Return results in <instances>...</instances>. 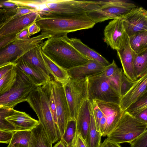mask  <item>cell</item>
Here are the masks:
<instances>
[{
	"label": "cell",
	"mask_w": 147,
	"mask_h": 147,
	"mask_svg": "<svg viewBox=\"0 0 147 147\" xmlns=\"http://www.w3.org/2000/svg\"><path fill=\"white\" fill-rule=\"evenodd\" d=\"M51 81L56 105L57 128L61 138L70 119L69 110L62 85L53 80Z\"/></svg>",
	"instance_id": "12"
},
{
	"label": "cell",
	"mask_w": 147,
	"mask_h": 147,
	"mask_svg": "<svg viewBox=\"0 0 147 147\" xmlns=\"http://www.w3.org/2000/svg\"><path fill=\"white\" fill-rule=\"evenodd\" d=\"M52 86L51 80L36 86L29 93L26 101L36 114L40 124L53 144L61 138L49 107V96Z\"/></svg>",
	"instance_id": "1"
},
{
	"label": "cell",
	"mask_w": 147,
	"mask_h": 147,
	"mask_svg": "<svg viewBox=\"0 0 147 147\" xmlns=\"http://www.w3.org/2000/svg\"><path fill=\"white\" fill-rule=\"evenodd\" d=\"M41 34L51 37L62 36L69 33L92 28L96 24L87 15L75 18H42L35 21Z\"/></svg>",
	"instance_id": "4"
},
{
	"label": "cell",
	"mask_w": 147,
	"mask_h": 147,
	"mask_svg": "<svg viewBox=\"0 0 147 147\" xmlns=\"http://www.w3.org/2000/svg\"><path fill=\"white\" fill-rule=\"evenodd\" d=\"M88 98L119 104V94L113 88L108 78L102 72L88 77Z\"/></svg>",
	"instance_id": "9"
},
{
	"label": "cell",
	"mask_w": 147,
	"mask_h": 147,
	"mask_svg": "<svg viewBox=\"0 0 147 147\" xmlns=\"http://www.w3.org/2000/svg\"><path fill=\"white\" fill-rule=\"evenodd\" d=\"M134 117L141 121L147 123V109L140 113Z\"/></svg>",
	"instance_id": "46"
},
{
	"label": "cell",
	"mask_w": 147,
	"mask_h": 147,
	"mask_svg": "<svg viewBox=\"0 0 147 147\" xmlns=\"http://www.w3.org/2000/svg\"><path fill=\"white\" fill-rule=\"evenodd\" d=\"M13 132L0 130V143H9Z\"/></svg>",
	"instance_id": "38"
},
{
	"label": "cell",
	"mask_w": 147,
	"mask_h": 147,
	"mask_svg": "<svg viewBox=\"0 0 147 147\" xmlns=\"http://www.w3.org/2000/svg\"><path fill=\"white\" fill-rule=\"evenodd\" d=\"M43 42L30 50L21 58L42 75L48 81L51 80V75L43 58L41 48Z\"/></svg>",
	"instance_id": "17"
},
{
	"label": "cell",
	"mask_w": 147,
	"mask_h": 147,
	"mask_svg": "<svg viewBox=\"0 0 147 147\" xmlns=\"http://www.w3.org/2000/svg\"><path fill=\"white\" fill-rule=\"evenodd\" d=\"M129 144L130 147H147V130Z\"/></svg>",
	"instance_id": "35"
},
{
	"label": "cell",
	"mask_w": 147,
	"mask_h": 147,
	"mask_svg": "<svg viewBox=\"0 0 147 147\" xmlns=\"http://www.w3.org/2000/svg\"><path fill=\"white\" fill-rule=\"evenodd\" d=\"M15 110L13 108L7 107H0V130L16 131L14 127L6 118L13 115Z\"/></svg>",
	"instance_id": "31"
},
{
	"label": "cell",
	"mask_w": 147,
	"mask_h": 147,
	"mask_svg": "<svg viewBox=\"0 0 147 147\" xmlns=\"http://www.w3.org/2000/svg\"><path fill=\"white\" fill-rule=\"evenodd\" d=\"M135 81H132L128 78L122 71L120 89V96L121 98L131 88Z\"/></svg>",
	"instance_id": "34"
},
{
	"label": "cell",
	"mask_w": 147,
	"mask_h": 147,
	"mask_svg": "<svg viewBox=\"0 0 147 147\" xmlns=\"http://www.w3.org/2000/svg\"><path fill=\"white\" fill-rule=\"evenodd\" d=\"M147 123L139 120L125 111L117 126L107 138L120 144L129 143L147 130Z\"/></svg>",
	"instance_id": "6"
},
{
	"label": "cell",
	"mask_w": 147,
	"mask_h": 147,
	"mask_svg": "<svg viewBox=\"0 0 147 147\" xmlns=\"http://www.w3.org/2000/svg\"><path fill=\"white\" fill-rule=\"evenodd\" d=\"M62 86L69 109L70 119L76 120L81 105L88 98V77L81 79L70 78Z\"/></svg>",
	"instance_id": "10"
},
{
	"label": "cell",
	"mask_w": 147,
	"mask_h": 147,
	"mask_svg": "<svg viewBox=\"0 0 147 147\" xmlns=\"http://www.w3.org/2000/svg\"><path fill=\"white\" fill-rule=\"evenodd\" d=\"M31 131L32 135L28 147H52V143L40 123Z\"/></svg>",
	"instance_id": "25"
},
{
	"label": "cell",
	"mask_w": 147,
	"mask_h": 147,
	"mask_svg": "<svg viewBox=\"0 0 147 147\" xmlns=\"http://www.w3.org/2000/svg\"><path fill=\"white\" fill-rule=\"evenodd\" d=\"M16 64L13 63L9 64L0 67V80L7 73L12 70Z\"/></svg>",
	"instance_id": "42"
},
{
	"label": "cell",
	"mask_w": 147,
	"mask_h": 147,
	"mask_svg": "<svg viewBox=\"0 0 147 147\" xmlns=\"http://www.w3.org/2000/svg\"><path fill=\"white\" fill-rule=\"evenodd\" d=\"M16 36V34H13L0 38V49L17 40Z\"/></svg>",
	"instance_id": "40"
},
{
	"label": "cell",
	"mask_w": 147,
	"mask_h": 147,
	"mask_svg": "<svg viewBox=\"0 0 147 147\" xmlns=\"http://www.w3.org/2000/svg\"><path fill=\"white\" fill-rule=\"evenodd\" d=\"M136 5L126 0L85 1L86 14L95 24L119 18Z\"/></svg>",
	"instance_id": "5"
},
{
	"label": "cell",
	"mask_w": 147,
	"mask_h": 147,
	"mask_svg": "<svg viewBox=\"0 0 147 147\" xmlns=\"http://www.w3.org/2000/svg\"><path fill=\"white\" fill-rule=\"evenodd\" d=\"M35 11H38L34 9L24 7H18L16 13L11 19Z\"/></svg>",
	"instance_id": "39"
},
{
	"label": "cell",
	"mask_w": 147,
	"mask_h": 147,
	"mask_svg": "<svg viewBox=\"0 0 147 147\" xmlns=\"http://www.w3.org/2000/svg\"><path fill=\"white\" fill-rule=\"evenodd\" d=\"M41 52L47 67L53 78V80L62 85L65 84L70 78L67 70L58 65Z\"/></svg>",
	"instance_id": "23"
},
{
	"label": "cell",
	"mask_w": 147,
	"mask_h": 147,
	"mask_svg": "<svg viewBox=\"0 0 147 147\" xmlns=\"http://www.w3.org/2000/svg\"><path fill=\"white\" fill-rule=\"evenodd\" d=\"M102 136L101 134L96 129L94 119L91 112L90 127L85 141L87 147H99Z\"/></svg>",
	"instance_id": "27"
},
{
	"label": "cell",
	"mask_w": 147,
	"mask_h": 147,
	"mask_svg": "<svg viewBox=\"0 0 147 147\" xmlns=\"http://www.w3.org/2000/svg\"><path fill=\"white\" fill-rule=\"evenodd\" d=\"M41 51L56 64L67 70L84 64L88 61L62 36L48 38L43 42Z\"/></svg>",
	"instance_id": "2"
},
{
	"label": "cell",
	"mask_w": 147,
	"mask_h": 147,
	"mask_svg": "<svg viewBox=\"0 0 147 147\" xmlns=\"http://www.w3.org/2000/svg\"><path fill=\"white\" fill-rule=\"evenodd\" d=\"M104 41L108 46L117 51L122 50L125 46L129 36L123 21L120 18L109 22L104 31Z\"/></svg>",
	"instance_id": "11"
},
{
	"label": "cell",
	"mask_w": 147,
	"mask_h": 147,
	"mask_svg": "<svg viewBox=\"0 0 147 147\" xmlns=\"http://www.w3.org/2000/svg\"><path fill=\"white\" fill-rule=\"evenodd\" d=\"M16 68V79L13 84L8 90L0 95V107L13 108L18 103L26 101L29 93L36 87L24 72Z\"/></svg>",
	"instance_id": "7"
},
{
	"label": "cell",
	"mask_w": 147,
	"mask_h": 147,
	"mask_svg": "<svg viewBox=\"0 0 147 147\" xmlns=\"http://www.w3.org/2000/svg\"><path fill=\"white\" fill-rule=\"evenodd\" d=\"M53 147H67L64 142L60 139Z\"/></svg>",
	"instance_id": "49"
},
{
	"label": "cell",
	"mask_w": 147,
	"mask_h": 147,
	"mask_svg": "<svg viewBox=\"0 0 147 147\" xmlns=\"http://www.w3.org/2000/svg\"><path fill=\"white\" fill-rule=\"evenodd\" d=\"M119 68L114 60L113 59L111 63L105 67L102 73L106 77L109 78L113 75Z\"/></svg>",
	"instance_id": "36"
},
{
	"label": "cell",
	"mask_w": 147,
	"mask_h": 147,
	"mask_svg": "<svg viewBox=\"0 0 147 147\" xmlns=\"http://www.w3.org/2000/svg\"><path fill=\"white\" fill-rule=\"evenodd\" d=\"M31 135V130L15 131L7 147H28Z\"/></svg>",
	"instance_id": "28"
},
{
	"label": "cell",
	"mask_w": 147,
	"mask_h": 147,
	"mask_svg": "<svg viewBox=\"0 0 147 147\" xmlns=\"http://www.w3.org/2000/svg\"><path fill=\"white\" fill-rule=\"evenodd\" d=\"M28 30L30 37L41 31L40 28L36 24L35 22L28 27Z\"/></svg>",
	"instance_id": "45"
},
{
	"label": "cell",
	"mask_w": 147,
	"mask_h": 147,
	"mask_svg": "<svg viewBox=\"0 0 147 147\" xmlns=\"http://www.w3.org/2000/svg\"><path fill=\"white\" fill-rule=\"evenodd\" d=\"M130 46L139 55L147 50V31L140 32L129 37Z\"/></svg>",
	"instance_id": "26"
},
{
	"label": "cell",
	"mask_w": 147,
	"mask_h": 147,
	"mask_svg": "<svg viewBox=\"0 0 147 147\" xmlns=\"http://www.w3.org/2000/svg\"><path fill=\"white\" fill-rule=\"evenodd\" d=\"M0 8L9 10L14 9L18 8L17 7L15 4L8 2L7 0L0 1Z\"/></svg>",
	"instance_id": "43"
},
{
	"label": "cell",
	"mask_w": 147,
	"mask_h": 147,
	"mask_svg": "<svg viewBox=\"0 0 147 147\" xmlns=\"http://www.w3.org/2000/svg\"><path fill=\"white\" fill-rule=\"evenodd\" d=\"M147 74L138 79L129 90L120 99L119 105L125 111L147 92Z\"/></svg>",
	"instance_id": "16"
},
{
	"label": "cell",
	"mask_w": 147,
	"mask_h": 147,
	"mask_svg": "<svg viewBox=\"0 0 147 147\" xmlns=\"http://www.w3.org/2000/svg\"><path fill=\"white\" fill-rule=\"evenodd\" d=\"M105 66L94 60H88L86 63L67 70L70 78L81 79L102 73Z\"/></svg>",
	"instance_id": "18"
},
{
	"label": "cell",
	"mask_w": 147,
	"mask_h": 147,
	"mask_svg": "<svg viewBox=\"0 0 147 147\" xmlns=\"http://www.w3.org/2000/svg\"><path fill=\"white\" fill-rule=\"evenodd\" d=\"M75 142L77 147H87L85 141L79 133L77 134Z\"/></svg>",
	"instance_id": "47"
},
{
	"label": "cell",
	"mask_w": 147,
	"mask_h": 147,
	"mask_svg": "<svg viewBox=\"0 0 147 147\" xmlns=\"http://www.w3.org/2000/svg\"><path fill=\"white\" fill-rule=\"evenodd\" d=\"M68 147H77L75 142V140L73 143L70 146Z\"/></svg>",
	"instance_id": "50"
},
{
	"label": "cell",
	"mask_w": 147,
	"mask_h": 147,
	"mask_svg": "<svg viewBox=\"0 0 147 147\" xmlns=\"http://www.w3.org/2000/svg\"><path fill=\"white\" fill-rule=\"evenodd\" d=\"M39 17L38 11H35L11 19L0 30V38L16 34L28 27Z\"/></svg>",
	"instance_id": "15"
},
{
	"label": "cell",
	"mask_w": 147,
	"mask_h": 147,
	"mask_svg": "<svg viewBox=\"0 0 147 147\" xmlns=\"http://www.w3.org/2000/svg\"><path fill=\"white\" fill-rule=\"evenodd\" d=\"M119 18L129 37L147 31V11L142 7L136 6Z\"/></svg>",
	"instance_id": "13"
},
{
	"label": "cell",
	"mask_w": 147,
	"mask_h": 147,
	"mask_svg": "<svg viewBox=\"0 0 147 147\" xmlns=\"http://www.w3.org/2000/svg\"><path fill=\"white\" fill-rule=\"evenodd\" d=\"M102 111L106 123L102 136H106L115 127L123 112L119 104L94 100Z\"/></svg>",
	"instance_id": "14"
},
{
	"label": "cell",
	"mask_w": 147,
	"mask_h": 147,
	"mask_svg": "<svg viewBox=\"0 0 147 147\" xmlns=\"http://www.w3.org/2000/svg\"><path fill=\"white\" fill-rule=\"evenodd\" d=\"M77 134L76 120L69 119L64 132L61 138L67 146H70L75 140Z\"/></svg>",
	"instance_id": "30"
},
{
	"label": "cell",
	"mask_w": 147,
	"mask_h": 147,
	"mask_svg": "<svg viewBox=\"0 0 147 147\" xmlns=\"http://www.w3.org/2000/svg\"><path fill=\"white\" fill-rule=\"evenodd\" d=\"M69 43L88 60L96 61L105 66L109 62L101 55L88 47L79 39L68 38L67 35L62 36Z\"/></svg>",
	"instance_id": "20"
},
{
	"label": "cell",
	"mask_w": 147,
	"mask_h": 147,
	"mask_svg": "<svg viewBox=\"0 0 147 147\" xmlns=\"http://www.w3.org/2000/svg\"><path fill=\"white\" fill-rule=\"evenodd\" d=\"M99 147H122L119 144L111 141L107 138L100 143Z\"/></svg>",
	"instance_id": "44"
},
{
	"label": "cell",
	"mask_w": 147,
	"mask_h": 147,
	"mask_svg": "<svg viewBox=\"0 0 147 147\" xmlns=\"http://www.w3.org/2000/svg\"><path fill=\"white\" fill-rule=\"evenodd\" d=\"M6 119L14 127L16 131L31 130L39 124L38 121L25 112L16 110L13 115Z\"/></svg>",
	"instance_id": "22"
},
{
	"label": "cell",
	"mask_w": 147,
	"mask_h": 147,
	"mask_svg": "<svg viewBox=\"0 0 147 147\" xmlns=\"http://www.w3.org/2000/svg\"><path fill=\"white\" fill-rule=\"evenodd\" d=\"M146 109H147V93L132 104L124 111L134 117Z\"/></svg>",
	"instance_id": "33"
},
{
	"label": "cell",
	"mask_w": 147,
	"mask_h": 147,
	"mask_svg": "<svg viewBox=\"0 0 147 147\" xmlns=\"http://www.w3.org/2000/svg\"><path fill=\"white\" fill-rule=\"evenodd\" d=\"M6 17L3 11L0 9V30L7 23Z\"/></svg>",
	"instance_id": "48"
},
{
	"label": "cell",
	"mask_w": 147,
	"mask_h": 147,
	"mask_svg": "<svg viewBox=\"0 0 147 147\" xmlns=\"http://www.w3.org/2000/svg\"><path fill=\"white\" fill-rule=\"evenodd\" d=\"M28 3L42 18H75L87 15L85 1L29 0Z\"/></svg>",
	"instance_id": "3"
},
{
	"label": "cell",
	"mask_w": 147,
	"mask_h": 147,
	"mask_svg": "<svg viewBox=\"0 0 147 147\" xmlns=\"http://www.w3.org/2000/svg\"><path fill=\"white\" fill-rule=\"evenodd\" d=\"M51 37L41 34L27 40H17L0 48V67L10 63L16 64L24 54L43 42L44 39Z\"/></svg>",
	"instance_id": "8"
},
{
	"label": "cell",
	"mask_w": 147,
	"mask_h": 147,
	"mask_svg": "<svg viewBox=\"0 0 147 147\" xmlns=\"http://www.w3.org/2000/svg\"><path fill=\"white\" fill-rule=\"evenodd\" d=\"M16 38L18 40H26L30 38L29 35L28 27L26 28L16 34Z\"/></svg>",
	"instance_id": "41"
},
{
	"label": "cell",
	"mask_w": 147,
	"mask_h": 147,
	"mask_svg": "<svg viewBox=\"0 0 147 147\" xmlns=\"http://www.w3.org/2000/svg\"><path fill=\"white\" fill-rule=\"evenodd\" d=\"M16 75V65L0 80V95L8 90L14 82Z\"/></svg>",
	"instance_id": "32"
},
{
	"label": "cell",
	"mask_w": 147,
	"mask_h": 147,
	"mask_svg": "<svg viewBox=\"0 0 147 147\" xmlns=\"http://www.w3.org/2000/svg\"><path fill=\"white\" fill-rule=\"evenodd\" d=\"M16 66L24 72L36 86H41L49 81L21 58L16 63Z\"/></svg>",
	"instance_id": "24"
},
{
	"label": "cell",
	"mask_w": 147,
	"mask_h": 147,
	"mask_svg": "<svg viewBox=\"0 0 147 147\" xmlns=\"http://www.w3.org/2000/svg\"><path fill=\"white\" fill-rule=\"evenodd\" d=\"M134 66L137 79L147 74V50L140 54H136Z\"/></svg>",
	"instance_id": "29"
},
{
	"label": "cell",
	"mask_w": 147,
	"mask_h": 147,
	"mask_svg": "<svg viewBox=\"0 0 147 147\" xmlns=\"http://www.w3.org/2000/svg\"><path fill=\"white\" fill-rule=\"evenodd\" d=\"M123 67V71L127 77L132 81L137 80L134 66V61L136 53L131 49L129 37L125 47L122 50L117 51Z\"/></svg>",
	"instance_id": "19"
},
{
	"label": "cell",
	"mask_w": 147,
	"mask_h": 147,
	"mask_svg": "<svg viewBox=\"0 0 147 147\" xmlns=\"http://www.w3.org/2000/svg\"><path fill=\"white\" fill-rule=\"evenodd\" d=\"M90 104L86 98L81 105L76 119L77 133L85 141L89 128L90 121Z\"/></svg>",
	"instance_id": "21"
},
{
	"label": "cell",
	"mask_w": 147,
	"mask_h": 147,
	"mask_svg": "<svg viewBox=\"0 0 147 147\" xmlns=\"http://www.w3.org/2000/svg\"><path fill=\"white\" fill-rule=\"evenodd\" d=\"M49 102L50 111L54 122L57 127L56 105L53 94L52 84L49 96Z\"/></svg>",
	"instance_id": "37"
}]
</instances>
